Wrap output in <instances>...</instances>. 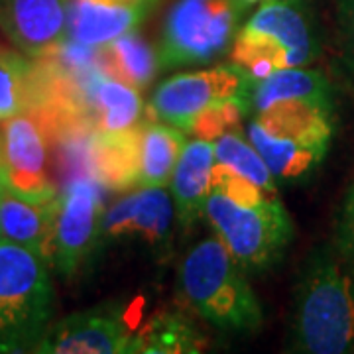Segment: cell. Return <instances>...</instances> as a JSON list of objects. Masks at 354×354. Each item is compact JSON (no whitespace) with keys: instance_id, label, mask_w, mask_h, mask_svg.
Returning a JSON list of instances; mask_svg holds the SVG:
<instances>
[{"instance_id":"obj_23","label":"cell","mask_w":354,"mask_h":354,"mask_svg":"<svg viewBox=\"0 0 354 354\" xmlns=\"http://www.w3.org/2000/svg\"><path fill=\"white\" fill-rule=\"evenodd\" d=\"M213 144H215V164L225 165L234 174L248 179L268 197H279L276 177L272 176L270 167L250 144V140L242 138L236 130H227L221 136H216Z\"/></svg>"},{"instance_id":"obj_17","label":"cell","mask_w":354,"mask_h":354,"mask_svg":"<svg viewBox=\"0 0 354 354\" xmlns=\"http://www.w3.org/2000/svg\"><path fill=\"white\" fill-rule=\"evenodd\" d=\"M250 101L252 113L281 102H333V88L329 79L317 69L283 67L254 81Z\"/></svg>"},{"instance_id":"obj_4","label":"cell","mask_w":354,"mask_h":354,"mask_svg":"<svg viewBox=\"0 0 354 354\" xmlns=\"http://www.w3.org/2000/svg\"><path fill=\"white\" fill-rule=\"evenodd\" d=\"M335 134L333 102H281L254 113L248 140L276 181L297 183L327 158Z\"/></svg>"},{"instance_id":"obj_11","label":"cell","mask_w":354,"mask_h":354,"mask_svg":"<svg viewBox=\"0 0 354 354\" xmlns=\"http://www.w3.org/2000/svg\"><path fill=\"white\" fill-rule=\"evenodd\" d=\"M176 207L165 187H142L104 209L102 242L140 244L160 258L171 246Z\"/></svg>"},{"instance_id":"obj_26","label":"cell","mask_w":354,"mask_h":354,"mask_svg":"<svg viewBox=\"0 0 354 354\" xmlns=\"http://www.w3.org/2000/svg\"><path fill=\"white\" fill-rule=\"evenodd\" d=\"M342 62L354 77V0H339L337 8Z\"/></svg>"},{"instance_id":"obj_21","label":"cell","mask_w":354,"mask_h":354,"mask_svg":"<svg viewBox=\"0 0 354 354\" xmlns=\"http://www.w3.org/2000/svg\"><path fill=\"white\" fill-rule=\"evenodd\" d=\"M91 104L101 132H124L138 127L142 99L138 88L116 77H99L91 87Z\"/></svg>"},{"instance_id":"obj_15","label":"cell","mask_w":354,"mask_h":354,"mask_svg":"<svg viewBox=\"0 0 354 354\" xmlns=\"http://www.w3.org/2000/svg\"><path fill=\"white\" fill-rule=\"evenodd\" d=\"M57 195L38 199L8 189L0 193V241L24 246L51 266Z\"/></svg>"},{"instance_id":"obj_18","label":"cell","mask_w":354,"mask_h":354,"mask_svg":"<svg viewBox=\"0 0 354 354\" xmlns=\"http://www.w3.org/2000/svg\"><path fill=\"white\" fill-rule=\"evenodd\" d=\"M185 146V132L167 122L138 127V185L165 187Z\"/></svg>"},{"instance_id":"obj_16","label":"cell","mask_w":354,"mask_h":354,"mask_svg":"<svg viewBox=\"0 0 354 354\" xmlns=\"http://www.w3.org/2000/svg\"><path fill=\"white\" fill-rule=\"evenodd\" d=\"M213 167V140L193 138L191 142H185L171 176V199L176 207V218L183 230L193 227L205 215L207 197L211 193Z\"/></svg>"},{"instance_id":"obj_13","label":"cell","mask_w":354,"mask_h":354,"mask_svg":"<svg viewBox=\"0 0 354 354\" xmlns=\"http://www.w3.org/2000/svg\"><path fill=\"white\" fill-rule=\"evenodd\" d=\"M0 32L28 57H44L67 36V0H0Z\"/></svg>"},{"instance_id":"obj_9","label":"cell","mask_w":354,"mask_h":354,"mask_svg":"<svg viewBox=\"0 0 354 354\" xmlns=\"http://www.w3.org/2000/svg\"><path fill=\"white\" fill-rule=\"evenodd\" d=\"M142 325V301H111L51 323L36 344L38 354H130Z\"/></svg>"},{"instance_id":"obj_27","label":"cell","mask_w":354,"mask_h":354,"mask_svg":"<svg viewBox=\"0 0 354 354\" xmlns=\"http://www.w3.org/2000/svg\"><path fill=\"white\" fill-rule=\"evenodd\" d=\"M8 189V179H6V171H4V167L0 164V193H4V191Z\"/></svg>"},{"instance_id":"obj_5","label":"cell","mask_w":354,"mask_h":354,"mask_svg":"<svg viewBox=\"0 0 354 354\" xmlns=\"http://www.w3.org/2000/svg\"><path fill=\"white\" fill-rule=\"evenodd\" d=\"M321 51L313 12L304 0H264L241 26L230 57L254 81L283 67H307Z\"/></svg>"},{"instance_id":"obj_14","label":"cell","mask_w":354,"mask_h":354,"mask_svg":"<svg viewBox=\"0 0 354 354\" xmlns=\"http://www.w3.org/2000/svg\"><path fill=\"white\" fill-rule=\"evenodd\" d=\"M156 0H67V36L79 48H104L136 30Z\"/></svg>"},{"instance_id":"obj_25","label":"cell","mask_w":354,"mask_h":354,"mask_svg":"<svg viewBox=\"0 0 354 354\" xmlns=\"http://www.w3.org/2000/svg\"><path fill=\"white\" fill-rule=\"evenodd\" d=\"M333 244L344 258V262L354 270V181L341 203Z\"/></svg>"},{"instance_id":"obj_1","label":"cell","mask_w":354,"mask_h":354,"mask_svg":"<svg viewBox=\"0 0 354 354\" xmlns=\"http://www.w3.org/2000/svg\"><path fill=\"white\" fill-rule=\"evenodd\" d=\"M286 351L354 353V270L333 241L307 254L295 279Z\"/></svg>"},{"instance_id":"obj_22","label":"cell","mask_w":354,"mask_h":354,"mask_svg":"<svg viewBox=\"0 0 354 354\" xmlns=\"http://www.w3.org/2000/svg\"><path fill=\"white\" fill-rule=\"evenodd\" d=\"M102 50L111 75L138 91L152 83L160 59L152 46L136 30L118 36Z\"/></svg>"},{"instance_id":"obj_12","label":"cell","mask_w":354,"mask_h":354,"mask_svg":"<svg viewBox=\"0 0 354 354\" xmlns=\"http://www.w3.org/2000/svg\"><path fill=\"white\" fill-rule=\"evenodd\" d=\"M0 164L8 191L24 197H55L48 177V140L39 118L20 113L0 122Z\"/></svg>"},{"instance_id":"obj_19","label":"cell","mask_w":354,"mask_h":354,"mask_svg":"<svg viewBox=\"0 0 354 354\" xmlns=\"http://www.w3.org/2000/svg\"><path fill=\"white\" fill-rule=\"evenodd\" d=\"M93 177L113 191L138 183V127L124 132H99L91 150Z\"/></svg>"},{"instance_id":"obj_3","label":"cell","mask_w":354,"mask_h":354,"mask_svg":"<svg viewBox=\"0 0 354 354\" xmlns=\"http://www.w3.org/2000/svg\"><path fill=\"white\" fill-rule=\"evenodd\" d=\"M248 274L218 239L197 242L179 268V290L193 313L225 333L250 335L264 313L248 283Z\"/></svg>"},{"instance_id":"obj_20","label":"cell","mask_w":354,"mask_h":354,"mask_svg":"<svg viewBox=\"0 0 354 354\" xmlns=\"http://www.w3.org/2000/svg\"><path fill=\"white\" fill-rule=\"evenodd\" d=\"M203 337L189 317L179 311H158L134 335L130 354H197Z\"/></svg>"},{"instance_id":"obj_24","label":"cell","mask_w":354,"mask_h":354,"mask_svg":"<svg viewBox=\"0 0 354 354\" xmlns=\"http://www.w3.org/2000/svg\"><path fill=\"white\" fill-rule=\"evenodd\" d=\"M32 97V65L22 51L0 50V122L26 113Z\"/></svg>"},{"instance_id":"obj_10","label":"cell","mask_w":354,"mask_h":354,"mask_svg":"<svg viewBox=\"0 0 354 354\" xmlns=\"http://www.w3.org/2000/svg\"><path fill=\"white\" fill-rule=\"evenodd\" d=\"M102 216L101 183L95 177H75L57 195L51 268L59 276H77L97 252L102 242Z\"/></svg>"},{"instance_id":"obj_8","label":"cell","mask_w":354,"mask_h":354,"mask_svg":"<svg viewBox=\"0 0 354 354\" xmlns=\"http://www.w3.org/2000/svg\"><path fill=\"white\" fill-rule=\"evenodd\" d=\"M250 0H176L162 28L158 59L162 69L215 62L236 38Z\"/></svg>"},{"instance_id":"obj_2","label":"cell","mask_w":354,"mask_h":354,"mask_svg":"<svg viewBox=\"0 0 354 354\" xmlns=\"http://www.w3.org/2000/svg\"><path fill=\"white\" fill-rule=\"evenodd\" d=\"M254 79L236 64L165 79L152 95V114L195 138L215 140L252 111Z\"/></svg>"},{"instance_id":"obj_7","label":"cell","mask_w":354,"mask_h":354,"mask_svg":"<svg viewBox=\"0 0 354 354\" xmlns=\"http://www.w3.org/2000/svg\"><path fill=\"white\" fill-rule=\"evenodd\" d=\"M205 216L216 239L248 276L272 270L295 234L293 221L279 197L248 203L211 189Z\"/></svg>"},{"instance_id":"obj_6","label":"cell","mask_w":354,"mask_h":354,"mask_svg":"<svg viewBox=\"0 0 354 354\" xmlns=\"http://www.w3.org/2000/svg\"><path fill=\"white\" fill-rule=\"evenodd\" d=\"M51 266L24 246L0 241V354L34 353L53 315Z\"/></svg>"}]
</instances>
